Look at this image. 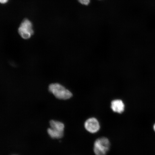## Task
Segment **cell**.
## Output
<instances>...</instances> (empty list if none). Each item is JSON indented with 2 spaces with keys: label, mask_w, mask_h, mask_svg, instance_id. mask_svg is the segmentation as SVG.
Listing matches in <instances>:
<instances>
[{
  "label": "cell",
  "mask_w": 155,
  "mask_h": 155,
  "mask_svg": "<svg viewBox=\"0 0 155 155\" xmlns=\"http://www.w3.org/2000/svg\"><path fill=\"white\" fill-rule=\"evenodd\" d=\"M110 143L107 137H100L95 141L94 150L96 155H106L109 151Z\"/></svg>",
  "instance_id": "2"
},
{
  "label": "cell",
  "mask_w": 155,
  "mask_h": 155,
  "mask_svg": "<svg viewBox=\"0 0 155 155\" xmlns=\"http://www.w3.org/2000/svg\"><path fill=\"white\" fill-rule=\"evenodd\" d=\"M79 3L83 5H88L90 4V0H78Z\"/></svg>",
  "instance_id": "8"
},
{
  "label": "cell",
  "mask_w": 155,
  "mask_h": 155,
  "mask_svg": "<svg viewBox=\"0 0 155 155\" xmlns=\"http://www.w3.org/2000/svg\"><path fill=\"white\" fill-rule=\"evenodd\" d=\"M48 135L52 138L61 139L63 137L64 131H61L50 128L48 129Z\"/></svg>",
  "instance_id": "6"
},
{
  "label": "cell",
  "mask_w": 155,
  "mask_h": 155,
  "mask_svg": "<svg viewBox=\"0 0 155 155\" xmlns=\"http://www.w3.org/2000/svg\"><path fill=\"white\" fill-rule=\"evenodd\" d=\"M84 127L89 132L94 133L99 130L100 126L98 120L96 118L91 117L87 119L85 122Z\"/></svg>",
  "instance_id": "4"
},
{
  "label": "cell",
  "mask_w": 155,
  "mask_h": 155,
  "mask_svg": "<svg viewBox=\"0 0 155 155\" xmlns=\"http://www.w3.org/2000/svg\"><path fill=\"white\" fill-rule=\"evenodd\" d=\"M48 90L56 98L60 100L69 99L73 96L72 93L59 83L50 84Z\"/></svg>",
  "instance_id": "1"
},
{
  "label": "cell",
  "mask_w": 155,
  "mask_h": 155,
  "mask_svg": "<svg viewBox=\"0 0 155 155\" xmlns=\"http://www.w3.org/2000/svg\"><path fill=\"white\" fill-rule=\"evenodd\" d=\"M125 104L121 100H115L111 102V107L112 111L119 114H122L124 111Z\"/></svg>",
  "instance_id": "5"
},
{
  "label": "cell",
  "mask_w": 155,
  "mask_h": 155,
  "mask_svg": "<svg viewBox=\"0 0 155 155\" xmlns=\"http://www.w3.org/2000/svg\"><path fill=\"white\" fill-rule=\"evenodd\" d=\"M18 32L21 37L24 39L30 38L34 33L31 21L28 19H24L19 27Z\"/></svg>",
  "instance_id": "3"
},
{
  "label": "cell",
  "mask_w": 155,
  "mask_h": 155,
  "mask_svg": "<svg viewBox=\"0 0 155 155\" xmlns=\"http://www.w3.org/2000/svg\"><path fill=\"white\" fill-rule=\"evenodd\" d=\"M50 124L52 129L59 131H64L65 126L61 122L52 120L50 122Z\"/></svg>",
  "instance_id": "7"
},
{
  "label": "cell",
  "mask_w": 155,
  "mask_h": 155,
  "mask_svg": "<svg viewBox=\"0 0 155 155\" xmlns=\"http://www.w3.org/2000/svg\"><path fill=\"white\" fill-rule=\"evenodd\" d=\"M153 128H154V130L155 131V124L154 125Z\"/></svg>",
  "instance_id": "10"
},
{
  "label": "cell",
  "mask_w": 155,
  "mask_h": 155,
  "mask_svg": "<svg viewBox=\"0 0 155 155\" xmlns=\"http://www.w3.org/2000/svg\"><path fill=\"white\" fill-rule=\"evenodd\" d=\"M8 0H0V3L5 4L7 2Z\"/></svg>",
  "instance_id": "9"
}]
</instances>
